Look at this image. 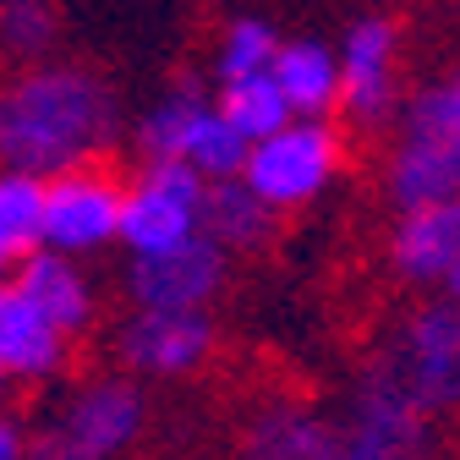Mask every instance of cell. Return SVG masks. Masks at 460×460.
<instances>
[{
	"mask_svg": "<svg viewBox=\"0 0 460 460\" xmlns=\"http://www.w3.org/2000/svg\"><path fill=\"white\" fill-rule=\"evenodd\" d=\"M115 127V99L93 72L49 66L0 93V164L55 176L83 164Z\"/></svg>",
	"mask_w": 460,
	"mask_h": 460,
	"instance_id": "1",
	"label": "cell"
},
{
	"mask_svg": "<svg viewBox=\"0 0 460 460\" xmlns=\"http://www.w3.org/2000/svg\"><path fill=\"white\" fill-rule=\"evenodd\" d=\"M345 164V143L329 127V115H291L285 127L263 132L247 148L242 164V181L274 208V214H291L307 208Z\"/></svg>",
	"mask_w": 460,
	"mask_h": 460,
	"instance_id": "2",
	"label": "cell"
},
{
	"mask_svg": "<svg viewBox=\"0 0 460 460\" xmlns=\"http://www.w3.org/2000/svg\"><path fill=\"white\" fill-rule=\"evenodd\" d=\"M378 362L428 417H460V302L433 296L411 307Z\"/></svg>",
	"mask_w": 460,
	"mask_h": 460,
	"instance_id": "3",
	"label": "cell"
},
{
	"mask_svg": "<svg viewBox=\"0 0 460 460\" xmlns=\"http://www.w3.org/2000/svg\"><path fill=\"white\" fill-rule=\"evenodd\" d=\"M340 110L357 132L378 137L400 115V28L389 17H357L340 44Z\"/></svg>",
	"mask_w": 460,
	"mask_h": 460,
	"instance_id": "4",
	"label": "cell"
},
{
	"mask_svg": "<svg viewBox=\"0 0 460 460\" xmlns=\"http://www.w3.org/2000/svg\"><path fill=\"white\" fill-rule=\"evenodd\" d=\"M203 176L181 159V154H159L148 159L143 181L132 192H121V225L115 236L127 242V252H159L176 247L181 236L198 230V203H203Z\"/></svg>",
	"mask_w": 460,
	"mask_h": 460,
	"instance_id": "5",
	"label": "cell"
},
{
	"mask_svg": "<svg viewBox=\"0 0 460 460\" xmlns=\"http://www.w3.org/2000/svg\"><path fill=\"white\" fill-rule=\"evenodd\" d=\"M428 428H433V417L394 384V373L384 362H373V373L351 394V417L340 422V455H357V460L422 455L433 444Z\"/></svg>",
	"mask_w": 460,
	"mask_h": 460,
	"instance_id": "6",
	"label": "cell"
},
{
	"mask_svg": "<svg viewBox=\"0 0 460 460\" xmlns=\"http://www.w3.org/2000/svg\"><path fill=\"white\" fill-rule=\"evenodd\" d=\"M121 225V181L93 164H66L44 181V247L61 252H93L115 242Z\"/></svg>",
	"mask_w": 460,
	"mask_h": 460,
	"instance_id": "7",
	"label": "cell"
},
{
	"mask_svg": "<svg viewBox=\"0 0 460 460\" xmlns=\"http://www.w3.org/2000/svg\"><path fill=\"white\" fill-rule=\"evenodd\" d=\"M225 247L208 236V230H192L176 247L159 252H132V296L137 307H208L225 285Z\"/></svg>",
	"mask_w": 460,
	"mask_h": 460,
	"instance_id": "8",
	"label": "cell"
},
{
	"mask_svg": "<svg viewBox=\"0 0 460 460\" xmlns=\"http://www.w3.org/2000/svg\"><path fill=\"white\" fill-rule=\"evenodd\" d=\"M143 433V394L121 378H99L66 400L49 433V455H115Z\"/></svg>",
	"mask_w": 460,
	"mask_h": 460,
	"instance_id": "9",
	"label": "cell"
},
{
	"mask_svg": "<svg viewBox=\"0 0 460 460\" xmlns=\"http://www.w3.org/2000/svg\"><path fill=\"white\" fill-rule=\"evenodd\" d=\"M208 351H214V323L203 318V307H143L121 329L127 367H137L148 378H181V373L203 367Z\"/></svg>",
	"mask_w": 460,
	"mask_h": 460,
	"instance_id": "10",
	"label": "cell"
},
{
	"mask_svg": "<svg viewBox=\"0 0 460 460\" xmlns=\"http://www.w3.org/2000/svg\"><path fill=\"white\" fill-rule=\"evenodd\" d=\"M384 198L394 208L460 198V137L394 127V148L384 159Z\"/></svg>",
	"mask_w": 460,
	"mask_h": 460,
	"instance_id": "11",
	"label": "cell"
},
{
	"mask_svg": "<svg viewBox=\"0 0 460 460\" xmlns=\"http://www.w3.org/2000/svg\"><path fill=\"white\" fill-rule=\"evenodd\" d=\"M455 258H460V198L400 208L389 230V269L400 279L417 285V291H428V285L438 291Z\"/></svg>",
	"mask_w": 460,
	"mask_h": 460,
	"instance_id": "12",
	"label": "cell"
},
{
	"mask_svg": "<svg viewBox=\"0 0 460 460\" xmlns=\"http://www.w3.org/2000/svg\"><path fill=\"white\" fill-rule=\"evenodd\" d=\"M17 291L61 329V334H83L88 318H93V291L88 279L77 274L72 252L61 247H33L17 258Z\"/></svg>",
	"mask_w": 460,
	"mask_h": 460,
	"instance_id": "13",
	"label": "cell"
},
{
	"mask_svg": "<svg viewBox=\"0 0 460 460\" xmlns=\"http://www.w3.org/2000/svg\"><path fill=\"white\" fill-rule=\"evenodd\" d=\"M0 362L17 378H55L66 367V334L17 285H0Z\"/></svg>",
	"mask_w": 460,
	"mask_h": 460,
	"instance_id": "14",
	"label": "cell"
},
{
	"mask_svg": "<svg viewBox=\"0 0 460 460\" xmlns=\"http://www.w3.org/2000/svg\"><path fill=\"white\" fill-rule=\"evenodd\" d=\"M291 115H334L340 110V55L323 39H291L269 61Z\"/></svg>",
	"mask_w": 460,
	"mask_h": 460,
	"instance_id": "15",
	"label": "cell"
},
{
	"mask_svg": "<svg viewBox=\"0 0 460 460\" xmlns=\"http://www.w3.org/2000/svg\"><path fill=\"white\" fill-rule=\"evenodd\" d=\"M247 449L269 455V460H334L340 455V422L279 400V406H269L247 422Z\"/></svg>",
	"mask_w": 460,
	"mask_h": 460,
	"instance_id": "16",
	"label": "cell"
},
{
	"mask_svg": "<svg viewBox=\"0 0 460 460\" xmlns=\"http://www.w3.org/2000/svg\"><path fill=\"white\" fill-rule=\"evenodd\" d=\"M198 230L225 247V252H252L269 242L274 230V208L242 181V176H219L203 187V203H198Z\"/></svg>",
	"mask_w": 460,
	"mask_h": 460,
	"instance_id": "17",
	"label": "cell"
},
{
	"mask_svg": "<svg viewBox=\"0 0 460 460\" xmlns=\"http://www.w3.org/2000/svg\"><path fill=\"white\" fill-rule=\"evenodd\" d=\"M247 137L236 132L219 115V104H208V99H198V110H192V121H187V132H181V159L198 170L203 181H219V176H242V164H247Z\"/></svg>",
	"mask_w": 460,
	"mask_h": 460,
	"instance_id": "18",
	"label": "cell"
},
{
	"mask_svg": "<svg viewBox=\"0 0 460 460\" xmlns=\"http://www.w3.org/2000/svg\"><path fill=\"white\" fill-rule=\"evenodd\" d=\"M219 83H225L219 88V115L247 143H258L263 132H274V127L291 121V104H285L274 72H242V77H219Z\"/></svg>",
	"mask_w": 460,
	"mask_h": 460,
	"instance_id": "19",
	"label": "cell"
},
{
	"mask_svg": "<svg viewBox=\"0 0 460 460\" xmlns=\"http://www.w3.org/2000/svg\"><path fill=\"white\" fill-rule=\"evenodd\" d=\"M33 247H44V176L6 170L0 176V258L17 263Z\"/></svg>",
	"mask_w": 460,
	"mask_h": 460,
	"instance_id": "20",
	"label": "cell"
},
{
	"mask_svg": "<svg viewBox=\"0 0 460 460\" xmlns=\"http://www.w3.org/2000/svg\"><path fill=\"white\" fill-rule=\"evenodd\" d=\"M394 127H417V132H444V137H460V61L417 88L411 99H400V115H394Z\"/></svg>",
	"mask_w": 460,
	"mask_h": 460,
	"instance_id": "21",
	"label": "cell"
},
{
	"mask_svg": "<svg viewBox=\"0 0 460 460\" xmlns=\"http://www.w3.org/2000/svg\"><path fill=\"white\" fill-rule=\"evenodd\" d=\"M274 49H279V39H274V28L263 22V17H236L225 28V39H219V77H242V72H269V61H274Z\"/></svg>",
	"mask_w": 460,
	"mask_h": 460,
	"instance_id": "22",
	"label": "cell"
},
{
	"mask_svg": "<svg viewBox=\"0 0 460 460\" xmlns=\"http://www.w3.org/2000/svg\"><path fill=\"white\" fill-rule=\"evenodd\" d=\"M192 110H198V93L192 88H176L170 99H159L148 115H143V154L148 159H159V154H181V132H187V121H192Z\"/></svg>",
	"mask_w": 460,
	"mask_h": 460,
	"instance_id": "23",
	"label": "cell"
},
{
	"mask_svg": "<svg viewBox=\"0 0 460 460\" xmlns=\"http://www.w3.org/2000/svg\"><path fill=\"white\" fill-rule=\"evenodd\" d=\"M55 39V17L44 0H0V44L17 55H39Z\"/></svg>",
	"mask_w": 460,
	"mask_h": 460,
	"instance_id": "24",
	"label": "cell"
},
{
	"mask_svg": "<svg viewBox=\"0 0 460 460\" xmlns=\"http://www.w3.org/2000/svg\"><path fill=\"white\" fill-rule=\"evenodd\" d=\"M22 455V428L12 417H0V460H17Z\"/></svg>",
	"mask_w": 460,
	"mask_h": 460,
	"instance_id": "25",
	"label": "cell"
},
{
	"mask_svg": "<svg viewBox=\"0 0 460 460\" xmlns=\"http://www.w3.org/2000/svg\"><path fill=\"white\" fill-rule=\"evenodd\" d=\"M438 291H444V296H455V302H460V258H455V263H449V274H444V285H438Z\"/></svg>",
	"mask_w": 460,
	"mask_h": 460,
	"instance_id": "26",
	"label": "cell"
},
{
	"mask_svg": "<svg viewBox=\"0 0 460 460\" xmlns=\"http://www.w3.org/2000/svg\"><path fill=\"white\" fill-rule=\"evenodd\" d=\"M6 378H12V373H6V362H0V389H6Z\"/></svg>",
	"mask_w": 460,
	"mask_h": 460,
	"instance_id": "27",
	"label": "cell"
},
{
	"mask_svg": "<svg viewBox=\"0 0 460 460\" xmlns=\"http://www.w3.org/2000/svg\"><path fill=\"white\" fill-rule=\"evenodd\" d=\"M0 269H6V258H0Z\"/></svg>",
	"mask_w": 460,
	"mask_h": 460,
	"instance_id": "28",
	"label": "cell"
}]
</instances>
